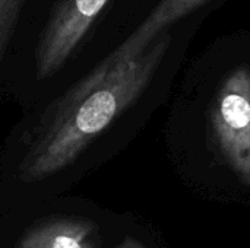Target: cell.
Wrapping results in <instances>:
<instances>
[{
	"label": "cell",
	"mask_w": 250,
	"mask_h": 248,
	"mask_svg": "<svg viewBox=\"0 0 250 248\" xmlns=\"http://www.w3.org/2000/svg\"><path fill=\"white\" fill-rule=\"evenodd\" d=\"M171 34H160L139 56L104 57L41 114L18 165L23 183L42 181L72 165L146 89L158 70Z\"/></svg>",
	"instance_id": "cell-1"
},
{
	"label": "cell",
	"mask_w": 250,
	"mask_h": 248,
	"mask_svg": "<svg viewBox=\"0 0 250 248\" xmlns=\"http://www.w3.org/2000/svg\"><path fill=\"white\" fill-rule=\"evenodd\" d=\"M113 0H54L37 39V80L53 77L82 50Z\"/></svg>",
	"instance_id": "cell-2"
},
{
	"label": "cell",
	"mask_w": 250,
	"mask_h": 248,
	"mask_svg": "<svg viewBox=\"0 0 250 248\" xmlns=\"http://www.w3.org/2000/svg\"><path fill=\"white\" fill-rule=\"evenodd\" d=\"M212 129L226 162L250 186V69L224 80L212 110Z\"/></svg>",
	"instance_id": "cell-3"
},
{
	"label": "cell",
	"mask_w": 250,
	"mask_h": 248,
	"mask_svg": "<svg viewBox=\"0 0 250 248\" xmlns=\"http://www.w3.org/2000/svg\"><path fill=\"white\" fill-rule=\"evenodd\" d=\"M98 225L83 216H48L34 222L15 248H100Z\"/></svg>",
	"instance_id": "cell-4"
},
{
	"label": "cell",
	"mask_w": 250,
	"mask_h": 248,
	"mask_svg": "<svg viewBox=\"0 0 250 248\" xmlns=\"http://www.w3.org/2000/svg\"><path fill=\"white\" fill-rule=\"evenodd\" d=\"M208 1L209 0H160L144 22L116 50H113L107 58L125 61L142 54L160 34L168 31L176 22Z\"/></svg>",
	"instance_id": "cell-5"
},
{
	"label": "cell",
	"mask_w": 250,
	"mask_h": 248,
	"mask_svg": "<svg viewBox=\"0 0 250 248\" xmlns=\"http://www.w3.org/2000/svg\"><path fill=\"white\" fill-rule=\"evenodd\" d=\"M28 0H0V64L16 32Z\"/></svg>",
	"instance_id": "cell-6"
},
{
	"label": "cell",
	"mask_w": 250,
	"mask_h": 248,
	"mask_svg": "<svg viewBox=\"0 0 250 248\" xmlns=\"http://www.w3.org/2000/svg\"><path fill=\"white\" fill-rule=\"evenodd\" d=\"M116 248H145L138 240L132 238V237H126Z\"/></svg>",
	"instance_id": "cell-7"
}]
</instances>
